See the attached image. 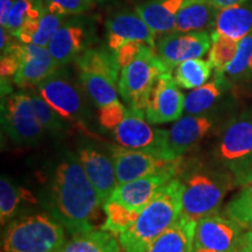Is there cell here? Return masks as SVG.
Listing matches in <instances>:
<instances>
[{"instance_id": "1", "label": "cell", "mask_w": 252, "mask_h": 252, "mask_svg": "<svg viewBox=\"0 0 252 252\" xmlns=\"http://www.w3.org/2000/svg\"><path fill=\"white\" fill-rule=\"evenodd\" d=\"M48 210L71 236L96 230L103 204L77 154L64 153L49 185Z\"/></svg>"}, {"instance_id": "2", "label": "cell", "mask_w": 252, "mask_h": 252, "mask_svg": "<svg viewBox=\"0 0 252 252\" xmlns=\"http://www.w3.org/2000/svg\"><path fill=\"white\" fill-rule=\"evenodd\" d=\"M181 181V216L200 220L216 214L226 193L236 186L228 169L209 167L203 163L189 166L179 174Z\"/></svg>"}, {"instance_id": "3", "label": "cell", "mask_w": 252, "mask_h": 252, "mask_svg": "<svg viewBox=\"0 0 252 252\" xmlns=\"http://www.w3.org/2000/svg\"><path fill=\"white\" fill-rule=\"evenodd\" d=\"M181 210V181L176 176L141 210L133 224L118 236L123 252L146 251L179 220Z\"/></svg>"}, {"instance_id": "4", "label": "cell", "mask_w": 252, "mask_h": 252, "mask_svg": "<svg viewBox=\"0 0 252 252\" xmlns=\"http://www.w3.org/2000/svg\"><path fill=\"white\" fill-rule=\"evenodd\" d=\"M67 243L65 229L47 213L12 220L1 238V252H60Z\"/></svg>"}, {"instance_id": "5", "label": "cell", "mask_w": 252, "mask_h": 252, "mask_svg": "<svg viewBox=\"0 0 252 252\" xmlns=\"http://www.w3.org/2000/svg\"><path fill=\"white\" fill-rule=\"evenodd\" d=\"M80 80L97 108L117 102L119 64L111 49H86L75 60Z\"/></svg>"}, {"instance_id": "6", "label": "cell", "mask_w": 252, "mask_h": 252, "mask_svg": "<svg viewBox=\"0 0 252 252\" xmlns=\"http://www.w3.org/2000/svg\"><path fill=\"white\" fill-rule=\"evenodd\" d=\"M167 70L169 69L158 56L156 49L145 46L140 54L121 70L118 93L128 108L145 111L154 83Z\"/></svg>"}, {"instance_id": "7", "label": "cell", "mask_w": 252, "mask_h": 252, "mask_svg": "<svg viewBox=\"0 0 252 252\" xmlns=\"http://www.w3.org/2000/svg\"><path fill=\"white\" fill-rule=\"evenodd\" d=\"M217 162L238 178L252 162V109L231 119L215 145Z\"/></svg>"}, {"instance_id": "8", "label": "cell", "mask_w": 252, "mask_h": 252, "mask_svg": "<svg viewBox=\"0 0 252 252\" xmlns=\"http://www.w3.org/2000/svg\"><path fill=\"white\" fill-rule=\"evenodd\" d=\"M145 111L127 108L123 122L113 130V138L126 149L144 151L160 159H172L168 152V130L154 128L145 121Z\"/></svg>"}, {"instance_id": "9", "label": "cell", "mask_w": 252, "mask_h": 252, "mask_svg": "<svg viewBox=\"0 0 252 252\" xmlns=\"http://www.w3.org/2000/svg\"><path fill=\"white\" fill-rule=\"evenodd\" d=\"M1 124L12 141L24 146L37 144L46 132L34 113L31 94L25 93L2 94Z\"/></svg>"}, {"instance_id": "10", "label": "cell", "mask_w": 252, "mask_h": 252, "mask_svg": "<svg viewBox=\"0 0 252 252\" xmlns=\"http://www.w3.org/2000/svg\"><path fill=\"white\" fill-rule=\"evenodd\" d=\"M39 94L63 119L84 124L88 108L83 93L64 69L60 68L37 87Z\"/></svg>"}, {"instance_id": "11", "label": "cell", "mask_w": 252, "mask_h": 252, "mask_svg": "<svg viewBox=\"0 0 252 252\" xmlns=\"http://www.w3.org/2000/svg\"><path fill=\"white\" fill-rule=\"evenodd\" d=\"M109 149L116 168L118 185L156 173L176 172L180 174L184 167L182 158L175 160L160 159L151 153L126 149L121 145H110Z\"/></svg>"}, {"instance_id": "12", "label": "cell", "mask_w": 252, "mask_h": 252, "mask_svg": "<svg viewBox=\"0 0 252 252\" xmlns=\"http://www.w3.org/2000/svg\"><path fill=\"white\" fill-rule=\"evenodd\" d=\"M242 230L230 217L219 214L203 217L196 223L194 252H238Z\"/></svg>"}, {"instance_id": "13", "label": "cell", "mask_w": 252, "mask_h": 252, "mask_svg": "<svg viewBox=\"0 0 252 252\" xmlns=\"http://www.w3.org/2000/svg\"><path fill=\"white\" fill-rule=\"evenodd\" d=\"M186 96L179 89L173 71L162 72L154 83L147 98L145 116L153 125L166 124L181 118Z\"/></svg>"}, {"instance_id": "14", "label": "cell", "mask_w": 252, "mask_h": 252, "mask_svg": "<svg viewBox=\"0 0 252 252\" xmlns=\"http://www.w3.org/2000/svg\"><path fill=\"white\" fill-rule=\"evenodd\" d=\"M5 50H11L20 62L17 75L13 78L19 88L39 87L40 83L61 68L47 47L13 42Z\"/></svg>"}, {"instance_id": "15", "label": "cell", "mask_w": 252, "mask_h": 252, "mask_svg": "<svg viewBox=\"0 0 252 252\" xmlns=\"http://www.w3.org/2000/svg\"><path fill=\"white\" fill-rule=\"evenodd\" d=\"M212 46V35L206 31L188 33L166 34L157 42L156 52L169 70L181 62L190 59H200L206 55Z\"/></svg>"}, {"instance_id": "16", "label": "cell", "mask_w": 252, "mask_h": 252, "mask_svg": "<svg viewBox=\"0 0 252 252\" xmlns=\"http://www.w3.org/2000/svg\"><path fill=\"white\" fill-rule=\"evenodd\" d=\"M77 157L104 206L118 186L112 158H109L96 145L90 143L78 145Z\"/></svg>"}, {"instance_id": "17", "label": "cell", "mask_w": 252, "mask_h": 252, "mask_svg": "<svg viewBox=\"0 0 252 252\" xmlns=\"http://www.w3.org/2000/svg\"><path fill=\"white\" fill-rule=\"evenodd\" d=\"M176 172H161L121 184L116 187L109 200L117 201L130 209L141 212L173 179Z\"/></svg>"}, {"instance_id": "18", "label": "cell", "mask_w": 252, "mask_h": 252, "mask_svg": "<svg viewBox=\"0 0 252 252\" xmlns=\"http://www.w3.org/2000/svg\"><path fill=\"white\" fill-rule=\"evenodd\" d=\"M108 48L116 52L127 41H140L156 49V34L137 12H121L106 21Z\"/></svg>"}, {"instance_id": "19", "label": "cell", "mask_w": 252, "mask_h": 252, "mask_svg": "<svg viewBox=\"0 0 252 252\" xmlns=\"http://www.w3.org/2000/svg\"><path fill=\"white\" fill-rule=\"evenodd\" d=\"M213 125V121L207 116L189 115L179 119L168 130L167 138L172 159H180L201 143L212 130Z\"/></svg>"}, {"instance_id": "20", "label": "cell", "mask_w": 252, "mask_h": 252, "mask_svg": "<svg viewBox=\"0 0 252 252\" xmlns=\"http://www.w3.org/2000/svg\"><path fill=\"white\" fill-rule=\"evenodd\" d=\"M87 32L77 23L63 24L47 46L49 53L61 67L75 61L86 50Z\"/></svg>"}, {"instance_id": "21", "label": "cell", "mask_w": 252, "mask_h": 252, "mask_svg": "<svg viewBox=\"0 0 252 252\" xmlns=\"http://www.w3.org/2000/svg\"><path fill=\"white\" fill-rule=\"evenodd\" d=\"M188 0H151L135 7V12L156 35L174 32L175 18Z\"/></svg>"}, {"instance_id": "22", "label": "cell", "mask_w": 252, "mask_h": 252, "mask_svg": "<svg viewBox=\"0 0 252 252\" xmlns=\"http://www.w3.org/2000/svg\"><path fill=\"white\" fill-rule=\"evenodd\" d=\"M196 223L180 216L145 252H194Z\"/></svg>"}, {"instance_id": "23", "label": "cell", "mask_w": 252, "mask_h": 252, "mask_svg": "<svg viewBox=\"0 0 252 252\" xmlns=\"http://www.w3.org/2000/svg\"><path fill=\"white\" fill-rule=\"evenodd\" d=\"M214 27V32L241 41L252 33V2L219 9Z\"/></svg>"}, {"instance_id": "24", "label": "cell", "mask_w": 252, "mask_h": 252, "mask_svg": "<svg viewBox=\"0 0 252 252\" xmlns=\"http://www.w3.org/2000/svg\"><path fill=\"white\" fill-rule=\"evenodd\" d=\"M219 9L207 0H188L175 18L174 32H202L215 26Z\"/></svg>"}, {"instance_id": "25", "label": "cell", "mask_w": 252, "mask_h": 252, "mask_svg": "<svg viewBox=\"0 0 252 252\" xmlns=\"http://www.w3.org/2000/svg\"><path fill=\"white\" fill-rule=\"evenodd\" d=\"M64 15L53 13L46 8L39 18L30 19L21 26L15 37L23 43L47 47L64 23Z\"/></svg>"}, {"instance_id": "26", "label": "cell", "mask_w": 252, "mask_h": 252, "mask_svg": "<svg viewBox=\"0 0 252 252\" xmlns=\"http://www.w3.org/2000/svg\"><path fill=\"white\" fill-rule=\"evenodd\" d=\"M60 252H123V249L116 235L99 229L72 236Z\"/></svg>"}, {"instance_id": "27", "label": "cell", "mask_w": 252, "mask_h": 252, "mask_svg": "<svg viewBox=\"0 0 252 252\" xmlns=\"http://www.w3.org/2000/svg\"><path fill=\"white\" fill-rule=\"evenodd\" d=\"M225 78L216 75L215 80L195 88L186 94L185 111L189 115H201L209 110L222 94Z\"/></svg>"}, {"instance_id": "28", "label": "cell", "mask_w": 252, "mask_h": 252, "mask_svg": "<svg viewBox=\"0 0 252 252\" xmlns=\"http://www.w3.org/2000/svg\"><path fill=\"white\" fill-rule=\"evenodd\" d=\"M212 63L209 60L190 59L181 62L174 68V80L180 88L184 89H195L206 84L208 78L212 75Z\"/></svg>"}, {"instance_id": "29", "label": "cell", "mask_w": 252, "mask_h": 252, "mask_svg": "<svg viewBox=\"0 0 252 252\" xmlns=\"http://www.w3.org/2000/svg\"><path fill=\"white\" fill-rule=\"evenodd\" d=\"M103 213L105 214V220L99 228L119 236L133 224L141 212L130 209L117 201L108 200L103 206Z\"/></svg>"}, {"instance_id": "30", "label": "cell", "mask_w": 252, "mask_h": 252, "mask_svg": "<svg viewBox=\"0 0 252 252\" xmlns=\"http://www.w3.org/2000/svg\"><path fill=\"white\" fill-rule=\"evenodd\" d=\"M220 76L236 82L252 77V33L239 41L235 59Z\"/></svg>"}, {"instance_id": "31", "label": "cell", "mask_w": 252, "mask_h": 252, "mask_svg": "<svg viewBox=\"0 0 252 252\" xmlns=\"http://www.w3.org/2000/svg\"><path fill=\"white\" fill-rule=\"evenodd\" d=\"M239 41L231 39L222 34L213 32L212 46L209 49V62L215 69L216 75H222L226 67L235 59L238 49Z\"/></svg>"}, {"instance_id": "32", "label": "cell", "mask_w": 252, "mask_h": 252, "mask_svg": "<svg viewBox=\"0 0 252 252\" xmlns=\"http://www.w3.org/2000/svg\"><path fill=\"white\" fill-rule=\"evenodd\" d=\"M26 190H23L12 182L7 176H1L0 180V220L1 225H7L17 214L23 198L33 202L32 196H25Z\"/></svg>"}, {"instance_id": "33", "label": "cell", "mask_w": 252, "mask_h": 252, "mask_svg": "<svg viewBox=\"0 0 252 252\" xmlns=\"http://www.w3.org/2000/svg\"><path fill=\"white\" fill-rule=\"evenodd\" d=\"M225 214L242 229L252 230V184L243 186L225 207Z\"/></svg>"}, {"instance_id": "34", "label": "cell", "mask_w": 252, "mask_h": 252, "mask_svg": "<svg viewBox=\"0 0 252 252\" xmlns=\"http://www.w3.org/2000/svg\"><path fill=\"white\" fill-rule=\"evenodd\" d=\"M43 11V0H15L5 28L15 36L18 31L27 20L39 18Z\"/></svg>"}, {"instance_id": "35", "label": "cell", "mask_w": 252, "mask_h": 252, "mask_svg": "<svg viewBox=\"0 0 252 252\" xmlns=\"http://www.w3.org/2000/svg\"><path fill=\"white\" fill-rule=\"evenodd\" d=\"M31 99L37 121L46 128V131L59 133L64 128L63 118L40 94H31Z\"/></svg>"}, {"instance_id": "36", "label": "cell", "mask_w": 252, "mask_h": 252, "mask_svg": "<svg viewBox=\"0 0 252 252\" xmlns=\"http://www.w3.org/2000/svg\"><path fill=\"white\" fill-rule=\"evenodd\" d=\"M97 0H43L46 8L53 13L61 15L81 14L89 11Z\"/></svg>"}, {"instance_id": "37", "label": "cell", "mask_w": 252, "mask_h": 252, "mask_svg": "<svg viewBox=\"0 0 252 252\" xmlns=\"http://www.w3.org/2000/svg\"><path fill=\"white\" fill-rule=\"evenodd\" d=\"M126 109L123 104L117 100L109 105L98 109V122L102 127L106 130H115L121 124L126 115Z\"/></svg>"}, {"instance_id": "38", "label": "cell", "mask_w": 252, "mask_h": 252, "mask_svg": "<svg viewBox=\"0 0 252 252\" xmlns=\"http://www.w3.org/2000/svg\"><path fill=\"white\" fill-rule=\"evenodd\" d=\"M145 46H146V43L140 42V41H127L124 45L119 47L116 52H113L121 70L123 68H125L126 65L130 64L140 54V52Z\"/></svg>"}, {"instance_id": "39", "label": "cell", "mask_w": 252, "mask_h": 252, "mask_svg": "<svg viewBox=\"0 0 252 252\" xmlns=\"http://www.w3.org/2000/svg\"><path fill=\"white\" fill-rule=\"evenodd\" d=\"M19 65V59L11 50L1 52V60H0V76L1 81H7L8 78H14L17 75Z\"/></svg>"}, {"instance_id": "40", "label": "cell", "mask_w": 252, "mask_h": 252, "mask_svg": "<svg viewBox=\"0 0 252 252\" xmlns=\"http://www.w3.org/2000/svg\"><path fill=\"white\" fill-rule=\"evenodd\" d=\"M14 1L15 0H0V23H1V27H5L6 23H7L8 15L11 13Z\"/></svg>"}, {"instance_id": "41", "label": "cell", "mask_w": 252, "mask_h": 252, "mask_svg": "<svg viewBox=\"0 0 252 252\" xmlns=\"http://www.w3.org/2000/svg\"><path fill=\"white\" fill-rule=\"evenodd\" d=\"M236 186H247L252 184V162L238 178L235 179Z\"/></svg>"}, {"instance_id": "42", "label": "cell", "mask_w": 252, "mask_h": 252, "mask_svg": "<svg viewBox=\"0 0 252 252\" xmlns=\"http://www.w3.org/2000/svg\"><path fill=\"white\" fill-rule=\"evenodd\" d=\"M213 6H215L217 9H222L225 7H230V6H235L243 4V2L248 1V0H207Z\"/></svg>"}, {"instance_id": "43", "label": "cell", "mask_w": 252, "mask_h": 252, "mask_svg": "<svg viewBox=\"0 0 252 252\" xmlns=\"http://www.w3.org/2000/svg\"><path fill=\"white\" fill-rule=\"evenodd\" d=\"M242 247H247L252 250V230H249L242 236Z\"/></svg>"}, {"instance_id": "44", "label": "cell", "mask_w": 252, "mask_h": 252, "mask_svg": "<svg viewBox=\"0 0 252 252\" xmlns=\"http://www.w3.org/2000/svg\"><path fill=\"white\" fill-rule=\"evenodd\" d=\"M238 252H252V250L247 247H242L241 249H239Z\"/></svg>"}, {"instance_id": "45", "label": "cell", "mask_w": 252, "mask_h": 252, "mask_svg": "<svg viewBox=\"0 0 252 252\" xmlns=\"http://www.w3.org/2000/svg\"><path fill=\"white\" fill-rule=\"evenodd\" d=\"M97 1H105V0H97Z\"/></svg>"}]
</instances>
